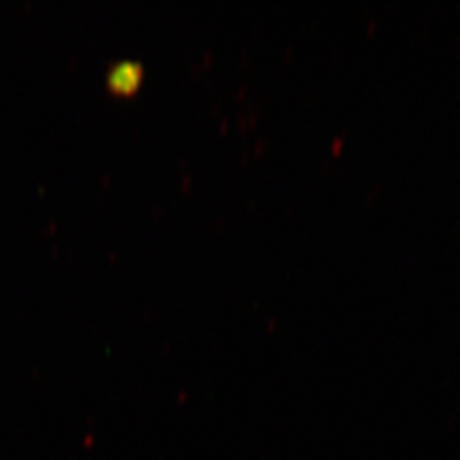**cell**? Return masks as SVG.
<instances>
[{
	"mask_svg": "<svg viewBox=\"0 0 460 460\" xmlns=\"http://www.w3.org/2000/svg\"><path fill=\"white\" fill-rule=\"evenodd\" d=\"M145 69L136 60H122L113 63L106 75V87L113 96L133 97L139 93L144 84Z\"/></svg>",
	"mask_w": 460,
	"mask_h": 460,
	"instance_id": "6da1fadb",
	"label": "cell"
}]
</instances>
